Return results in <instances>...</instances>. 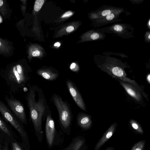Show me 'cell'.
<instances>
[{
    "instance_id": "6da1fadb",
    "label": "cell",
    "mask_w": 150,
    "mask_h": 150,
    "mask_svg": "<svg viewBox=\"0 0 150 150\" xmlns=\"http://www.w3.org/2000/svg\"><path fill=\"white\" fill-rule=\"evenodd\" d=\"M0 74L10 91L15 93L25 86L31 73L24 59H22L8 64L1 69Z\"/></svg>"
},
{
    "instance_id": "7a4b0ae2",
    "label": "cell",
    "mask_w": 150,
    "mask_h": 150,
    "mask_svg": "<svg viewBox=\"0 0 150 150\" xmlns=\"http://www.w3.org/2000/svg\"><path fill=\"white\" fill-rule=\"evenodd\" d=\"M30 118L36 131L42 133L43 117L47 115L49 109L42 89L36 85H30L25 96Z\"/></svg>"
},
{
    "instance_id": "3957f363",
    "label": "cell",
    "mask_w": 150,
    "mask_h": 150,
    "mask_svg": "<svg viewBox=\"0 0 150 150\" xmlns=\"http://www.w3.org/2000/svg\"><path fill=\"white\" fill-rule=\"evenodd\" d=\"M53 102L58 111L60 121L64 127H68L71 119V111L67 102L64 101L60 96L54 94L52 97Z\"/></svg>"
},
{
    "instance_id": "277c9868",
    "label": "cell",
    "mask_w": 150,
    "mask_h": 150,
    "mask_svg": "<svg viewBox=\"0 0 150 150\" xmlns=\"http://www.w3.org/2000/svg\"><path fill=\"white\" fill-rule=\"evenodd\" d=\"M0 112L4 118L11 125L22 137H26V133L24 129L6 105L0 100Z\"/></svg>"
},
{
    "instance_id": "5b68a950",
    "label": "cell",
    "mask_w": 150,
    "mask_h": 150,
    "mask_svg": "<svg viewBox=\"0 0 150 150\" xmlns=\"http://www.w3.org/2000/svg\"><path fill=\"white\" fill-rule=\"evenodd\" d=\"M5 100L9 108L15 115L23 122H26L24 107L20 101L16 99L6 96Z\"/></svg>"
},
{
    "instance_id": "8992f818",
    "label": "cell",
    "mask_w": 150,
    "mask_h": 150,
    "mask_svg": "<svg viewBox=\"0 0 150 150\" xmlns=\"http://www.w3.org/2000/svg\"><path fill=\"white\" fill-rule=\"evenodd\" d=\"M67 88L77 106L82 110L86 111V106L81 93L74 83L69 80L66 81Z\"/></svg>"
},
{
    "instance_id": "52a82bcc",
    "label": "cell",
    "mask_w": 150,
    "mask_h": 150,
    "mask_svg": "<svg viewBox=\"0 0 150 150\" xmlns=\"http://www.w3.org/2000/svg\"><path fill=\"white\" fill-rule=\"evenodd\" d=\"M45 132L47 139L50 146H51L53 142L55 133V127L54 120L50 114L47 117Z\"/></svg>"
},
{
    "instance_id": "ba28073f",
    "label": "cell",
    "mask_w": 150,
    "mask_h": 150,
    "mask_svg": "<svg viewBox=\"0 0 150 150\" xmlns=\"http://www.w3.org/2000/svg\"><path fill=\"white\" fill-rule=\"evenodd\" d=\"M14 47L12 42L6 39L0 37V55L5 57L12 56Z\"/></svg>"
},
{
    "instance_id": "9c48e42d",
    "label": "cell",
    "mask_w": 150,
    "mask_h": 150,
    "mask_svg": "<svg viewBox=\"0 0 150 150\" xmlns=\"http://www.w3.org/2000/svg\"><path fill=\"white\" fill-rule=\"evenodd\" d=\"M120 84L123 86L127 93L137 101L140 102L142 97L140 91L134 85L123 81L119 80Z\"/></svg>"
},
{
    "instance_id": "30bf717a",
    "label": "cell",
    "mask_w": 150,
    "mask_h": 150,
    "mask_svg": "<svg viewBox=\"0 0 150 150\" xmlns=\"http://www.w3.org/2000/svg\"><path fill=\"white\" fill-rule=\"evenodd\" d=\"M117 125V124L115 123L110 126L98 141L96 144L94 150H99L104 143L111 137L115 131Z\"/></svg>"
},
{
    "instance_id": "8fae6325",
    "label": "cell",
    "mask_w": 150,
    "mask_h": 150,
    "mask_svg": "<svg viewBox=\"0 0 150 150\" xmlns=\"http://www.w3.org/2000/svg\"><path fill=\"white\" fill-rule=\"evenodd\" d=\"M77 121L79 125L84 129L89 128L91 126L92 120L88 115L83 113L78 114Z\"/></svg>"
},
{
    "instance_id": "7c38bea8",
    "label": "cell",
    "mask_w": 150,
    "mask_h": 150,
    "mask_svg": "<svg viewBox=\"0 0 150 150\" xmlns=\"http://www.w3.org/2000/svg\"><path fill=\"white\" fill-rule=\"evenodd\" d=\"M12 11L6 0H0V13L4 19H9Z\"/></svg>"
},
{
    "instance_id": "4fadbf2b",
    "label": "cell",
    "mask_w": 150,
    "mask_h": 150,
    "mask_svg": "<svg viewBox=\"0 0 150 150\" xmlns=\"http://www.w3.org/2000/svg\"><path fill=\"white\" fill-rule=\"evenodd\" d=\"M37 74L45 79L52 81L56 79L59 76L58 73L49 69H40L37 71Z\"/></svg>"
},
{
    "instance_id": "5bb4252c",
    "label": "cell",
    "mask_w": 150,
    "mask_h": 150,
    "mask_svg": "<svg viewBox=\"0 0 150 150\" xmlns=\"http://www.w3.org/2000/svg\"><path fill=\"white\" fill-rule=\"evenodd\" d=\"M84 141L80 139H76L65 150H79L84 143Z\"/></svg>"
},
{
    "instance_id": "9a60e30c",
    "label": "cell",
    "mask_w": 150,
    "mask_h": 150,
    "mask_svg": "<svg viewBox=\"0 0 150 150\" xmlns=\"http://www.w3.org/2000/svg\"><path fill=\"white\" fill-rule=\"evenodd\" d=\"M130 123L132 127L136 131L140 133L143 134V131L140 125L136 121L131 120Z\"/></svg>"
},
{
    "instance_id": "2e32d148",
    "label": "cell",
    "mask_w": 150,
    "mask_h": 150,
    "mask_svg": "<svg viewBox=\"0 0 150 150\" xmlns=\"http://www.w3.org/2000/svg\"><path fill=\"white\" fill-rule=\"evenodd\" d=\"M145 142L144 140L138 142L133 146L131 150H143Z\"/></svg>"
},
{
    "instance_id": "e0dca14e",
    "label": "cell",
    "mask_w": 150,
    "mask_h": 150,
    "mask_svg": "<svg viewBox=\"0 0 150 150\" xmlns=\"http://www.w3.org/2000/svg\"><path fill=\"white\" fill-rule=\"evenodd\" d=\"M0 129L9 136L11 133L8 129L4 122L0 118Z\"/></svg>"
},
{
    "instance_id": "ac0fdd59",
    "label": "cell",
    "mask_w": 150,
    "mask_h": 150,
    "mask_svg": "<svg viewBox=\"0 0 150 150\" xmlns=\"http://www.w3.org/2000/svg\"><path fill=\"white\" fill-rule=\"evenodd\" d=\"M44 2L43 0H37L35 1L34 6V9L36 11H38L41 8Z\"/></svg>"
},
{
    "instance_id": "d6986e66",
    "label": "cell",
    "mask_w": 150,
    "mask_h": 150,
    "mask_svg": "<svg viewBox=\"0 0 150 150\" xmlns=\"http://www.w3.org/2000/svg\"><path fill=\"white\" fill-rule=\"evenodd\" d=\"M20 1L21 2V4L20 5L22 13H23L25 11L26 1L20 0Z\"/></svg>"
},
{
    "instance_id": "ffe728a7",
    "label": "cell",
    "mask_w": 150,
    "mask_h": 150,
    "mask_svg": "<svg viewBox=\"0 0 150 150\" xmlns=\"http://www.w3.org/2000/svg\"><path fill=\"white\" fill-rule=\"evenodd\" d=\"M13 150H22L19 145L16 142L12 143Z\"/></svg>"
},
{
    "instance_id": "44dd1931",
    "label": "cell",
    "mask_w": 150,
    "mask_h": 150,
    "mask_svg": "<svg viewBox=\"0 0 150 150\" xmlns=\"http://www.w3.org/2000/svg\"><path fill=\"white\" fill-rule=\"evenodd\" d=\"M73 14V13L71 11H68L65 13L62 16V18L69 17Z\"/></svg>"
},
{
    "instance_id": "7402d4cb",
    "label": "cell",
    "mask_w": 150,
    "mask_h": 150,
    "mask_svg": "<svg viewBox=\"0 0 150 150\" xmlns=\"http://www.w3.org/2000/svg\"><path fill=\"white\" fill-rule=\"evenodd\" d=\"M114 29L117 31H121L122 29V27L119 25H116L113 27Z\"/></svg>"
},
{
    "instance_id": "603a6c76",
    "label": "cell",
    "mask_w": 150,
    "mask_h": 150,
    "mask_svg": "<svg viewBox=\"0 0 150 150\" xmlns=\"http://www.w3.org/2000/svg\"><path fill=\"white\" fill-rule=\"evenodd\" d=\"M40 54V52L38 50H36L33 51L31 52V55L33 57H37Z\"/></svg>"
},
{
    "instance_id": "cb8c5ba5",
    "label": "cell",
    "mask_w": 150,
    "mask_h": 150,
    "mask_svg": "<svg viewBox=\"0 0 150 150\" xmlns=\"http://www.w3.org/2000/svg\"><path fill=\"white\" fill-rule=\"evenodd\" d=\"M91 37L93 40H96L99 37V35L97 33H94L91 35Z\"/></svg>"
},
{
    "instance_id": "d4e9b609",
    "label": "cell",
    "mask_w": 150,
    "mask_h": 150,
    "mask_svg": "<svg viewBox=\"0 0 150 150\" xmlns=\"http://www.w3.org/2000/svg\"><path fill=\"white\" fill-rule=\"evenodd\" d=\"M111 12L110 10H106L103 11L101 13V15L103 16H106L108 14H110Z\"/></svg>"
},
{
    "instance_id": "484cf974",
    "label": "cell",
    "mask_w": 150,
    "mask_h": 150,
    "mask_svg": "<svg viewBox=\"0 0 150 150\" xmlns=\"http://www.w3.org/2000/svg\"><path fill=\"white\" fill-rule=\"evenodd\" d=\"M114 15L113 14L110 13L106 16V19L108 21L111 20L114 18Z\"/></svg>"
},
{
    "instance_id": "4316f807",
    "label": "cell",
    "mask_w": 150,
    "mask_h": 150,
    "mask_svg": "<svg viewBox=\"0 0 150 150\" xmlns=\"http://www.w3.org/2000/svg\"><path fill=\"white\" fill-rule=\"evenodd\" d=\"M76 66V64L74 63H73L71 64L70 68L71 70L74 71H77L75 68Z\"/></svg>"
},
{
    "instance_id": "83f0119b",
    "label": "cell",
    "mask_w": 150,
    "mask_h": 150,
    "mask_svg": "<svg viewBox=\"0 0 150 150\" xmlns=\"http://www.w3.org/2000/svg\"><path fill=\"white\" fill-rule=\"evenodd\" d=\"M74 29V27L71 26H70L68 27L66 29V31L68 33H70Z\"/></svg>"
},
{
    "instance_id": "f1b7e54d",
    "label": "cell",
    "mask_w": 150,
    "mask_h": 150,
    "mask_svg": "<svg viewBox=\"0 0 150 150\" xmlns=\"http://www.w3.org/2000/svg\"><path fill=\"white\" fill-rule=\"evenodd\" d=\"M146 80L149 84L150 83V74H149L147 75L146 76Z\"/></svg>"
},
{
    "instance_id": "f546056e",
    "label": "cell",
    "mask_w": 150,
    "mask_h": 150,
    "mask_svg": "<svg viewBox=\"0 0 150 150\" xmlns=\"http://www.w3.org/2000/svg\"><path fill=\"white\" fill-rule=\"evenodd\" d=\"M54 46L59 47L60 46V44L59 42H57L54 45Z\"/></svg>"
},
{
    "instance_id": "4dcf8cb0",
    "label": "cell",
    "mask_w": 150,
    "mask_h": 150,
    "mask_svg": "<svg viewBox=\"0 0 150 150\" xmlns=\"http://www.w3.org/2000/svg\"><path fill=\"white\" fill-rule=\"evenodd\" d=\"M2 150H8L7 145H6Z\"/></svg>"
},
{
    "instance_id": "1f68e13d",
    "label": "cell",
    "mask_w": 150,
    "mask_h": 150,
    "mask_svg": "<svg viewBox=\"0 0 150 150\" xmlns=\"http://www.w3.org/2000/svg\"><path fill=\"white\" fill-rule=\"evenodd\" d=\"M105 150H114V149H113V147H109L108 148H107Z\"/></svg>"
},
{
    "instance_id": "d6a6232c",
    "label": "cell",
    "mask_w": 150,
    "mask_h": 150,
    "mask_svg": "<svg viewBox=\"0 0 150 150\" xmlns=\"http://www.w3.org/2000/svg\"><path fill=\"white\" fill-rule=\"evenodd\" d=\"M148 38L149 39H150V34H149V35Z\"/></svg>"
},
{
    "instance_id": "836d02e7",
    "label": "cell",
    "mask_w": 150,
    "mask_h": 150,
    "mask_svg": "<svg viewBox=\"0 0 150 150\" xmlns=\"http://www.w3.org/2000/svg\"><path fill=\"white\" fill-rule=\"evenodd\" d=\"M149 25L150 26V20H149Z\"/></svg>"
},
{
    "instance_id": "e575fe53",
    "label": "cell",
    "mask_w": 150,
    "mask_h": 150,
    "mask_svg": "<svg viewBox=\"0 0 150 150\" xmlns=\"http://www.w3.org/2000/svg\"><path fill=\"white\" fill-rule=\"evenodd\" d=\"M1 144H0V150H1Z\"/></svg>"
}]
</instances>
